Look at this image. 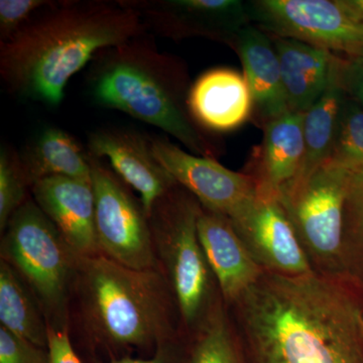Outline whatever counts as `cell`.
Instances as JSON below:
<instances>
[{"instance_id": "12", "label": "cell", "mask_w": 363, "mask_h": 363, "mask_svg": "<svg viewBox=\"0 0 363 363\" xmlns=\"http://www.w3.org/2000/svg\"><path fill=\"white\" fill-rule=\"evenodd\" d=\"M152 145L177 183L210 211L231 218L257 195V181L247 173L231 171L216 159L195 156L168 138H152Z\"/></svg>"}, {"instance_id": "30", "label": "cell", "mask_w": 363, "mask_h": 363, "mask_svg": "<svg viewBox=\"0 0 363 363\" xmlns=\"http://www.w3.org/2000/svg\"><path fill=\"white\" fill-rule=\"evenodd\" d=\"M50 363H82L74 350L67 329H55L49 326Z\"/></svg>"}, {"instance_id": "18", "label": "cell", "mask_w": 363, "mask_h": 363, "mask_svg": "<svg viewBox=\"0 0 363 363\" xmlns=\"http://www.w3.org/2000/svg\"><path fill=\"white\" fill-rule=\"evenodd\" d=\"M233 48L240 58L243 76L252 93V116L264 128L269 121L290 111L271 35L250 23L238 33Z\"/></svg>"}, {"instance_id": "22", "label": "cell", "mask_w": 363, "mask_h": 363, "mask_svg": "<svg viewBox=\"0 0 363 363\" xmlns=\"http://www.w3.org/2000/svg\"><path fill=\"white\" fill-rule=\"evenodd\" d=\"M0 323L2 328L48 350L49 323L37 298L13 267L0 262Z\"/></svg>"}, {"instance_id": "23", "label": "cell", "mask_w": 363, "mask_h": 363, "mask_svg": "<svg viewBox=\"0 0 363 363\" xmlns=\"http://www.w3.org/2000/svg\"><path fill=\"white\" fill-rule=\"evenodd\" d=\"M188 338L191 340L188 363H247L223 298Z\"/></svg>"}, {"instance_id": "20", "label": "cell", "mask_w": 363, "mask_h": 363, "mask_svg": "<svg viewBox=\"0 0 363 363\" xmlns=\"http://www.w3.org/2000/svg\"><path fill=\"white\" fill-rule=\"evenodd\" d=\"M30 188L49 177H68L91 182L89 154L65 130L48 126L20 154Z\"/></svg>"}, {"instance_id": "17", "label": "cell", "mask_w": 363, "mask_h": 363, "mask_svg": "<svg viewBox=\"0 0 363 363\" xmlns=\"http://www.w3.org/2000/svg\"><path fill=\"white\" fill-rule=\"evenodd\" d=\"M188 107L201 128L226 133L252 116V93L243 74L228 68L212 69L191 86Z\"/></svg>"}, {"instance_id": "11", "label": "cell", "mask_w": 363, "mask_h": 363, "mask_svg": "<svg viewBox=\"0 0 363 363\" xmlns=\"http://www.w3.org/2000/svg\"><path fill=\"white\" fill-rule=\"evenodd\" d=\"M159 35L173 40L205 38L233 48L250 25L247 2L238 0H121Z\"/></svg>"}, {"instance_id": "26", "label": "cell", "mask_w": 363, "mask_h": 363, "mask_svg": "<svg viewBox=\"0 0 363 363\" xmlns=\"http://www.w3.org/2000/svg\"><path fill=\"white\" fill-rule=\"evenodd\" d=\"M30 183L16 150L2 145L0 150V230H6L13 215L28 199Z\"/></svg>"}, {"instance_id": "29", "label": "cell", "mask_w": 363, "mask_h": 363, "mask_svg": "<svg viewBox=\"0 0 363 363\" xmlns=\"http://www.w3.org/2000/svg\"><path fill=\"white\" fill-rule=\"evenodd\" d=\"M339 83L345 94L363 108V57H340L338 65Z\"/></svg>"}, {"instance_id": "2", "label": "cell", "mask_w": 363, "mask_h": 363, "mask_svg": "<svg viewBox=\"0 0 363 363\" xmlns=\"http://www.w3.org/2000/svg\"><path fill=\"white\" fill-rule=\"evenodd\" d=\"M119 1H61L0 44V75L18 97L57 107L69 80L108 48L145 35Z\"/></svg>"}, {"instance_id": "28", "label": "cell", "mask_w": 363, "mask_h": 363, "mask_svg": "<svg viewBox=\"0 0 363 363\" xmlns=\"http://www.w3.org/2000/svg\"><path fill=\"white\" fill-rule=\"evenodd\" d=\"M0 363H50L49 350L0 327Z\"/></svg>"}, {"instance_id": "4", "label": "cell", "mask_w": 363, "mask_h": 363, "mask_svg": "<svg viewBox=\"0 0 363 363\" xmlns=\"http://www.w3.org/2000/svg\"><path fill=\"white\" fill-rule=\"evenodd\" d=\"M71 298L82 330L106 345L157 347L183 335L173 294L159 269L79 255Z\"/></svg>"}, {"instance_id": "25", "label": "cell", "mask_w": 363, "mask_h": 363, "mask_svg": "<svg viewBox=\"0 0 363 363\" xmlns=\"http://www.w3.org/2000/svg\"><path fill=\"white\" fill-rule=\"evenodd\" d=\"M328 162L350 171L363 169V108L347 95Z\"/></svg>"}, {"instance_id": "9", "label": "cell", "mask_w": 363, "mask_h": 363, "mask_svg": "<svg viewBox=\"0 0 363 363\" xmlns=\"http://www.w3.org/2000/svg\"><path fill=\"white\" fill-rule=\"evenodd\" d=\"M250 23L271 37L301 40L345 58L363 57V23L341 0H253Z\"/></svg>"}, {"instance_id": "5", "label": "cell", "mask_w": 363, "mask_h": 363, "mask_svg": "<svg viewBox=\"0 0 363 363\" xmlns=\"http://www.w3.org/2000/svg\"><path fill=\"white\" fill-rule=\"evenodd\" d=\"M201 210L194 196L177 185L150 215L157 267L173 294L185 337L197 330L223 298L198 235Z\"/></svg>"}, {"instance_id": "21", "label": "cell", "mask_w": 363, "mask_h": 363, "mask_svg": "<svg viewBox=\"0 0 363 363\" xmlns=\"http://www.w3.org/2000/svg\"><path fill=\"white\" fill-rule=\"evenodd\" d=\"M340 57L338 55L334 64L326 90L312 105L311 108L304 113V162L295 181L309 176L315 169L326 164L330 159L337 133L341 109L346 97L338 78Z\"/></svg>"}, {"instance_id": "15", "label": "cell", "mask_w": 363, "mask_h": 363, "mask_svg": "<svg viewBox=\"0 0 363 363\" xmlns=\"http://www.w3.org/2000/svg\"><path fill=\"white\" fill-rule=\"evenodd\" d=\"M198 235L222 298L229 307L257 283L264 271L224 215L202 206Z\"/></svg>"}, {"instance_id": "31", "label": "cell", "mask_w": 363, "mask_h": 363, "mask_svg": "<svg viewBox=\"0 0 363 363\" xmlns=\"http://www.w3.org/2000/svg\"><path fill=\"white\" fill-rule=\"evenodd\" d=\"M182 337H183V335L157 346L156 354L150 359H135V358L124 357L123 359L114 360L111 363H172L173 360H175L173 355L176 352L177 344L179 342V339Z\"/></svg>"}, {"instance_id": "32", "label": "cell", "mask_w": 363, "mask_h": 363, "mask_svg": "<svg viewBox=\"0 0 363 363\" xmlns=\"http://www.w3.org/2000/svg\"><path fill=\"white\" fill-rule=\"evenodd\" d=\"M341 4L357 21L363 23V0H341Z\"/></svg>"}, {"instance_id": "6", "label": "cell", "mask_w": 363, "mask_h": 363, "mask_svg": "<svg viewBox=\"0 0 363 363\" xmlns=\"http://www.w3.org/2000/svg\"><path fill=\"white\" fill-rule=\"evenodd\" d=\"M2 234L1 259L32 291L49 326L68 330L77 253L30 197L13 215Z\"/></svg>"}, {"instance_id": "8", "label": "cell", "mask_w": 363, "mask_h": 363, "mask_svg": "<svg viewBox=\"0 0 363 363\" xmlns=\"http://www.w3.org/2000/svg\"><path fill=\"white\" fill-rule=\"evenodd\" d=\"M89 161L100 253L131 269H159L150 217L140 198L104 160L89 155Z\"/></svg>"}, {"instance_id": "7", "label": "cell", "mask_w": 363, "mask_h": 363, "mask_svg": "<svg viewBox=\"0 0 363 363\" xmlns=\"http://www.w3.org/2000/svg\"><path fill=\"white\" fill-rule=\"evenodd\" d=\"M350 169L327 162L279 196L313 272L347 279L342 255Z\"/></svg>"}, {"instance_id": "10", "label": "cell", "mask_w": 363, "mask_h": 363, "mask_svg": "<svg viewBox=\"0 0 363 363\" xmlns=\"http://www.w3.org/2000/svg\"><path fill=\"white\" fill-rule=\"evenodd\" d=\"M228 219L264 272L288 277L313 272L278 196L257 189V195Z\"/></svg>"}, {"instance_id": "24", "label": "cell", "mask_w": 363, "mask_h": 363, "mask_svg": "<svg viewBox=\"0 0 363 363\" xmlns=\"http://www.w3.org/2000/svg\"><path fill=\"white\" fill-rule=\"evenodd\" d=\"M342 255L350 281L363 274V169L350 174L344 208Z\"/></svg>"}, {"instance_id": "13", "label": "cell", "mask_w": 363, "mask_h": 363, "mask_svg": "<svg viewBox=\"0 0 363 363\" xmlns=\"http://www.w3.org/2000/svg\"><path fill=\"white\" fill-rule=\"evenodd\" d=\"M87 145L91 157L108 160L114 173L138 193L149 217L155 204L179 185L155 155L152 138L142 133L102 128L90 133Z\"/></svg>"}, {"instance_id": "33", "label": "cell", "mask_w": 363, "mask_h": 363, "mask_svg": "<svg viewBox=\"0 0 363 363\" xmlns=\"http://www.w3.org/2000/svg\"><path fill=\"white\" fill-rule=\"evenodd\" d=\"M362 331H363V313H362Z\"/></svg>"}, {"instance_id": "27", "label": "cell", "mask_w": 363, "mask_h": 363, "mask_svg": "<svg viewBox=\"0 0 363 363\" xmlns=\"http://www.w3.org/2000/svg\"><path fill=\"white\" fill-rule=\"evenodd\" d=\"M54 1L47 0H1L0 1V44L7 42L33 20V13Z\"/></svg>"}, {"instance_id": "1", "label": "cell", "mask_w": 363, "mask_h": 363, "mask_svg": "<svg viewBox=\"0 0 363 363\" xmlns=\"http://www.w3.org/2000/svg\"><path fill=\"white\" fill-rule=\"evenodd\" d=\"M362 304L350 279L264 272L228 309L247 363H363Z\"/></svg>"}, {"instance_id": "19", "label": "cell", "mask_w": 363, "mask_h": 363, "mask_svg": "<svg viewBox=\"0 0 363 363\" xmlns=\"http://www.w3.org/2000/svg\"><path fill=\"white\" fill-rule=\"evenodd\" d=\"M271 38L278 55L289 111L305 113L326 90L338 55L301 40Z\"/></svg>"}, {"instance_id": "16", "label": "cell", "mask_w": 363, "mask_h": 363, "mask_svg": "<svg viewBox=\"0 0 363 363\" xmlns=\"http://www.w3.org/2000/svg\"><path fill=\"white\" fill-rule=\"evenodd\" d=\"M304 113L288 111L264 125V138L248 167L257 187L279 196L298 178L305 157Z\"/></svg>"}, {"instance_id": "14", "label": "cell", "mask_w": 363, "mask_h": 363, "mask_svg": "<svg viewBox=\"0 0 363 363\" xmlns=\"http://www.w3.org/2000/svg\"><path fill=\"white\" fill-rule=\"evenodd\" d=\"M33 199L80 257L101 255L95 228L92 181L49 177L30 188Z\"/></svg>"}, {"instance_id": "3", "label": "cell", "mask_w": 363, "mask_h": 363, "mask_svg": "<svg viewBox=\"0 0 363 363\" xmlns=\"http://www.w3.org/2000/svg\"><path fill=\"white\" fill-rule=\"evenodd\" d=\"M94 104L156 126L195 156L215 159L218 149L191 116L188 76L175 57L160 52L145 35L97 54L88 72Z\"/></svg>"}]
</instances>
